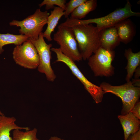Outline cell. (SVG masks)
I'll list each match as a JSON object with an SVG mask.
<instances>
[{
	"instance_id": "cell-23",
	"label": "cell",
	"mask_w": 140,
	"mask_h": 140,
	"mask_svg": "<svg viewBox=\"0 0 140 140\" xmlns=\"http://www.w3.org/2000/svg\"><path fill=\"white\" fill-rule=\"evenodd\" d=\"M132 82L134 86L140 87V80L139 79H134Z\"/></svg>"
},
{
	"instance_id": "cell-27",
	"label": "cell",
	"mask_w": 140,
	"mask_h": 140,
	"mask_svg": "<svg viewBox=\"0 0 140 140\" xmlns=\"http://www.w3.org/2000/svg\"></svg>"
},
{
	"instance_id": "cell-16",
	"label": "cell",
	"mask_w": 140,
	"mask_h": 140,
	"mask_svg": "<svg viewBox=\"0 0 140 140\" xmlns=\"http://www.w3.org/2000/svg\"><path fill=\"white\" fill-rule=\"evenodd\" d=\"M97 5L96 0H86L76 8L71 14L70 18L81 20L95 10Z\"/></svg>"
},
{
	"instance_id": "cell-8",
	"label": "cell",
	"mask_w": 140,
	"mask_h": 140,
	"mask_svg": "<svg viewBox=\"0 0 140 140\" xmlns=\"http://www.w3.org/2000/svg\"><path fill=\"white\" fill-rule=\"evenodd\" d=\"M13 58L18 65L25 68L35 69L40 63L39 55L36 47L28 39L14 48Z\"/></svg>"
},
{
	"instance_id": "cell-21",
	"label": "cell",
	"mask_w": 140,
	"mask_h": 140,
	"mask_svg": "<svg viewBox=\"0 0 140 140\" xmlns=\"http://www.w3.org/2000/svg\"><path fill=\"white\" fill-rule=\"evenodd\" d=\"M133 115L140 120V102H137L130 111Z\"/></svg>"
},
{
	"instance_id": "cell-18",
	"label": "cell",
	"mask_w": 140,
	"mask_h": 140,
	"mask_svg": "<svg viewBox=\"0 0 140 140\" xmlns=\"http://www.w3.org/2000/svg\"><path fill=\"white\" fill-rule=\"evenodd\" d=\"M37 129H32L24 131L22 130L15 129L12 133V140H40L37 137Z\"/></svg>"
},
{
	"instance_id": "cell-15",
	"label": "cell",
	"mask_w": 140,
	"mask_h": 140,
	"mask_svg": "<svg viewBox=\"0 0 140 140\" xmlns=\"http://www.w3.org/2000/svg\"><path fill=\"white\" fill-rule=\"evenodd\" d=\"M124 55L127 60L128 62L126 68L127 74L126 78L127 82L130 81L136 69L140 63V52L133 53L131 48L125 50Z\"/></svg>"
},
{
	"instance_id": "cell-26",
	"label": "cell",
	"mask_w": 140,
	"mask_h": 140,
	"mask_svg": "<svg viewBox=\"0 0 140 140\" xmlns=\"http://www.w3.org/2000/svg\"><path fill=\"white\" fill-rule=\"evenodd\" d=\"M3 115V114L2 113V112L0 110V117L2 116Z\"/></svg>"
},
{
	"instance_id": "cell-1",
	"label": "cell",
	"mask_w": 140,
	"mask_h": 140,
	"mask_svg": "<svg viewBox=\"0 0 140 140\" xmlns=\"http://www.w3.org/2000/svg\"><path fill=\"white\" fill-rule=\"evenodd\" d=\"M140 13L133 11L129 1L123 8L117 9L108 15L101 17L85 20L72 19L68 17L64 23L66 26L71 27L79 24L95 23L100 31L106 28L114 26L116 24L132 16H139Z\"/></svg>"
},
{
	"instance_id": "cell-20",
	"label": "cell",
	"mask_w": 140,
	"mask_h": 140,
	"mask_svg": "<svg viewBox=\"0 0 140 140\" xmlns=\"http://www.w3.org/2000/svg\"><path fill=\"white\" fill-rule=\"evenodd\" d=\"M87 0H70L66 4V9L64 11V16L67 18L69 15L78 6L83 3Z\"/></svg>"
},
{
	"instance_id": "cell-25",
	"label": "cell",
	"mask_w": 140,
	"mask_h": 140,
	"mask_svg": "<svg viewBox=\"0 0 140 140\" xmlns=\"http://www.w3.org/2000/svg\"><path fill=\"white\" fill-rule=\"evenodd\" d=\"M49 140H65L57 136H52L49 139Z\"/></svg>"
},
{
	"instance_id": "cell-11",
	"label": "cell",
	"mask_w": 140,
	"mask_h": 140,
	"mask_svg": "<svg viewBox=\"0 0 140 140\" xmlns=\"http://www.w3.org/2000/svg\"><path fill=\"white\" fill-rule=\"evenodd\" d=\"M16 119L13 117H9L2 116L0 118V140H12L10 136V131L15 129L30 130L28 127H21L17 125L15 122Z\"/></svg>"
},
{
	"instance_id": "cell-10",
	"label": "cell",
	"mask_w": 140,
	"mask_h": 140,
	"mask_svg": "<svg viewBox=\"0 0 140 140\" xmlns=\"http://www.w3.org/2000/svg\"><path fill=\"white\" fill-rule=\"evenodd\" d=\"M117 117L123 130L124 140H127L130 135L140 129V120L131 112L125 115H118Z\"/></svg>"
},
{
	"instance_id": "cell-24",
	"label": "cell",
	"mask_w": 140,
	"mask_h": 140,
	"mask_svg": "<svg viewBox=\"0 0 140 140\" xmlns=\"http://www.w3.org/2000/svg\"><path fill=\"white\" fill-rule=\"evenodd\" d=\"M137 68L135 71V78L136 79H138L140 76V68L139 67V66Z\"/></svg>"
},
{
	"instance_id": "cell-12",
	"label": "cell",
	"mask_w": 140,
	"mask_h": 140,
	"mask_svg": "<svg viewBox=\"0 0 140 140\" xmlns=\"http://www.w3.org/2000/svg\"><path fill=\"white\" fill-rule=\"evenodd\" d=\"M100 46L103 48L113 50L120 42L117 30L114 26L100 31Z\"/></svg>"
},
{
	"instance_id": "cell-14",
	"label": "cell",
	"mask_w": 140,
	"mask_h": 140,
	"mask_svg": "<svg viewBox=\"0 0 140 140\" xmlns=\"http://www.w3.org/2000/svg\"><path fill=\"white\" fill-rule=\"evenodd\" d=\"M65 10L59 7H54L53 10L51 11V13L47 19V27L43 35L48 41L52 40L51 35L58 24L61 18L64 15Z\"/></svg>"
},
{
	"instance_id": "cell-9",
	"label": "cell",
	"mask_w": 140,
	"mask_h": 140,
	"mask_svg": "<svg viewBox=\"0 0 140 140\" xmlns=\"http://www.w3.org/2000/svg\"><path fill=\"white\" fill-rule=\"evenodd\" d=\"M44 38L42 32L39 35L38 39L30 40L36 47L39 55L40 63L37 67L38 71L44 74L48 80L53 82L56 76L51 65L52 58L51 49L52 45L51 44H47Z\"/></svg>"
},
{
	"instance_id": "cell-6",
	"label": "cell",
	"mask_w": 140,
	"mask_h": 140,
	"mask_svg": "<svg viewBox=\"0 0 140 140\" xmlns=\"http://www.w3.org/2000/svg\"><path fill=\"white\" fill-rule=\"evenodd\" d=\"M51 50L56 54V62H61L65 64L70 69L72 74L82 83L85 89L91 95L96 103L102 101L104 94L100 86L90 82L84 76L75 62L62 53L59 48H52Z\"/></svg>"
},
{
	"instance_id": "cell-13",
	"label": "cell",
	"mask_w": 140,
	"mask_h": 140,
	"mask_svg": "<svg viewBox=\"0 0 140 140\" xmlns=\"http://www.w3.org/2000/svg\"><path fill=\"white\" fill-rule=\"evenodd\" d=\"M114 26L120 42L127 44L132 40L135 34V30L132 22L129 19L122 20Z\"/></svg>"
},
{
	"instance_id": "cell-4",
	"label": "cell",
	"mask_w": 140,
	"mask_h": 140,
	"mask_svg": "<svg viewBox=\"0 0 140 140\" xmlns=\"http://www.w3.org/2000/svg\"><path fill=\"white\" fill-rule=\"evenodd\" d=\"M50 13L47 11L37 9L34 13L22 21L13 20L9 23L11 26L20 27L19 33L27 37L29 40L38 39L44 26L47 23Z\"/></svg>"
},
{
	"instance_id": "cell-2",
	"label": "cell",
	"mask_w": 140,
	"mask_h": 140,
	"mask_svg": "<svg viewBox=\"0 0 140 140\" xmlns=\"http://www.w3.org/2000/svg\"><path fill=\"white\" fill-rule=\"evenodd\" d=\"M71 27L74 34L82 59L88 60L100 47V31L92 24L77 25Z\"/></svg>"
},
{
	"instance_id": "cell-19",
	"label": "cell",
	"mask_w": 140,
	"mask_h": 140,
	"mask_svg": "<svg viewBox=\"0 0 140 140\" xmlns=\"http://www.w3.org/2000/svg\"><path fill=\"white\" fill-rule=\"evenodd\" d=\"M66 0H44L39 4L40 7L45 5V9L48 10L51 9H54V5L64 9L65 11L66 9Z\"/></svg>"
},
{
	"instance_id": "cell-17",
	"label": "cell",
	"mask_w": 140,
	"mask_h": 140,
	"mask_svg": "<svg viewBox=\"0 0 140 140\" xmlns=\"http://www.w3.org/2000/svg\"><path fill=\"white\" fill-rule=\"evenodd\" d=\"M28 39L27 37L23 35L0 33V54L4 51L3 47L4 45L10 44L16 46L20 45Z\"/></svg>"
},
{
	"instance_id": "cell-7",
	"label": "cell",
	"mask_w": 140,
	"mask_h": 140,
	"mask_svg": "<svg viewBox=\"0 0 140 140\" xmlns=\"http://www.w3.org/2000/svg\"><path fill=\"white\" fill-rule=\"evenodd\" d=\"M115 55L113 50L100 47L89 58L88 64L95 76L109 77L114 74L112 62Z\"/></svg>"
},
{
	"instance_id": "cell-5",
	"label": "cell",
	"mask_w": 140,
	"mask_h": 140,
	"mask_svg": "<svg viewBox=\"0 0 140 140\" xmlns=\"http://www.w3.org/2000/svg\"><path fill=\"white\" fill-rule=\"evenodd\" d=\"M53 39L59 45L62 53L73 61L79 62L82 59L71 27L60 25L54 34Z\"/></svg>"
},
{
	"instance_id": "cell-3",
	"label": "cell",
	"mask_w": 140,
	"mask_h": 140,
	"mask_svg": "<svg viewBox=\"0 0 140 140\" xmlns=\"http://www.w3.org/2000/svg\"><path fill=\"white\" fill-rule=\"evenodd\" d=\"M100 86L104 94L111 93L121 99L122 103L121 115L130 112L140 97V87L134 86L130 81L118 86H113L103 82Z\"/></svg>"
},
{
	"instance_id": "cell-22",
	"label": "cell",
	"mask_w": 140,
	"mask_h": 140,
	"mask_svg": "<svg viewBox=\"0 0 140 140\" xmlns=\"http://www.w3.org/2000/svg\"><path fill=\"white\" fill-rule=\"evenodd\" d=\"M127 140H140V129L135 133L130 135Z\"/></svg>"
}]
</instances>
